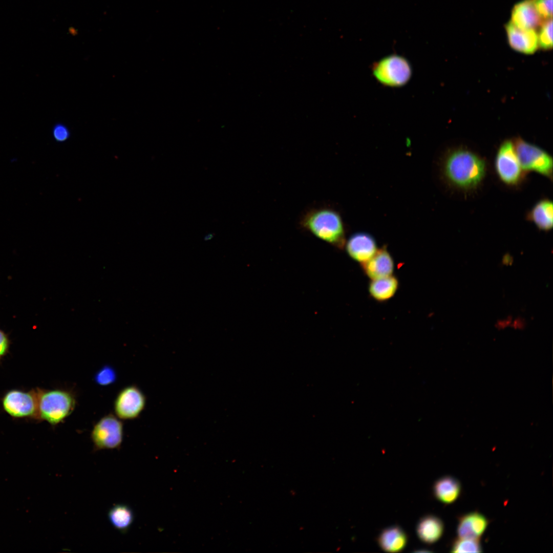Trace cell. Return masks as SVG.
Segmentation results:
<instances>
[{
    "label": "cell",
    "instance_id": "27",
    "mask_svg": "<svg viewBox=\"0 0 553 553\" xmlns=\"http://www.w3.org/2000/svg\"><path fill=\"white\" fill-rule=\"evenodd\" d=\"M512 322V317L511 316H508L506 318L498 320L496 322L495 326L497 329L501 330L510 325Z\"/></svg>",
    "mask_w": 553,
    "mask_h": 553
},
{
    "label": "cell",
    "instance_id": "4",
    "mask_svg": "<svg viewBox=\"0 0 553 553\" xmlns=\"http://www.w3.org/2000/svg\"><path fill=\"white\" fill-rule=\"evenodd\" d=\"M374 77L381 84L391 87L405 85L410 79L412 69L404 57L391 54L375 62L372 66Z\"/></svg>",
    "mask_w": 553,
    "mask_h": 553
},
{
    "label": "cell",
    "instance_id": "1",
    "mask_svg": "<svg viewBox=\"0 0 553 553\" xmlns=\"http://www.w3.org/2000/svg\"><path fill=\"white\" fill-rule=\"evenodd\" d=\"M441 167L443 177L450 184L463 189L476 187L486 173L485 161L464 149L449 152L444 158Z\"/></svg>",
    "mask_w": 553,
    "mask_h": 553
},
{
    "label": "cell",
    "instance_id": "12",
    "mask_svg": "<svg viewBox=\"0 0 553 553\" xmlns=\"http://www.w3.org/2000/svg\"><path fill=\"white\" fill-rule=\"evenodd\" d=\"M361 266L365 274L374 280L392 275L394 262L389 251L383 247L378 249L375 254Z\"/></svg>",
    "mask_w": 553,
    "mask_h": 553
},
{
    "label": "cell",
    "instance_id": "26",
    "mask_svg": "<svg viewBox=\"0 0 553 553\" xmlns=\"http://www.w3.org/2000/svg\"><path fill=\"white\" fill-rule=\"evenodd\" d=\"M11 344L8 333L0 328V360L9 353Z\"/></svg>",
    "mask_w": 553,
    "mask_h": 553
},
{
    "label": "cell",
    "instance_id": "8",
    "mask_svg": "<svg viewBox=\"0 0 553 553\" xmlns=\"http://www.w3.org/2000/svg\"><path fill=\"white\" fill-rule=\"evenodd\" d=\"M495 168L500 180L506 184L516 185L521 180L524 171L511 140H505L500 145L495 158Z\"/></svg>",
    "mask_w": 553,
    "mask_h": 553
},
{
    "label": "cell",
    "instance_id": "9",
    "mask_svg": "<svg viewBox=\"0 0 553 553\" xmlns=\"http://www.w3.org/2000/svg\"><path fill=\"white\" fill-rule=\"evenodd\" d=\"M146 397L136 385H129L121 389L114 401L115 415L121 420L138 418L144 410Z\"/></svg>",
    "mask_w": 553,
    "mask_h": 553
},
{
    "label": "cell",
    "instance_id": "25",
    "mask_svg": "<svg viewBox=\"0 0 553 553\" xmlns=\"http://www.w3.org/2000/svg\"><path fill=\"white\" fill-rule=\"evenodd\" d=\"M52 135L54 139L57 142H64L70 136L68 128L62 123H57L53 127Z\"/></svg>",
    "mask_w": 553,
    "mask_h": 553
},
{
    "label": "cell",
    "instance_id": "24",
    "mask_svg": "<svg viewBox=\"0 0 553 553\" xmlns=\"http://www.w3.org/2000/svg\"><path fill=\"white\" fill-rule=\"evenodd\" d=\"M537 11L544 20L552 18V0H533Z\"/></svg>",
    "mask_w": 553,
    "mask_h": 553
},
{
    "label": "cell",
    "instance_id": "13",
    "mask_svg": "<svg viewBox=\"0 0 553 553\" xmlns=\"http://www.w3.org/2000/svg\"><path fill=\"white\" fill-rule=\"evenodd\" d=\"M545 20L538 14L533 0H524L515 5L512 12V21L521 29H535Z\"/></svg>",
    "mask_w": 553,
    "mask_h": 553
},
{
    "label": "cell",
    "instance_id": "20",
    "mask_svg": "<svg viewBox=\"0 0 553 553\" xmlns=\"http://www.w3.org/2000/svg\"><path fill=\"white\" fill-rule=\"evenodd\" d=\"M108 518L112 526L122 534L126 533L134 521L132 509L127 504H114L108 511Z\"/></svg>",
    "mask_w": 553,
    "mask_h": 553
},
{
    "label": "cell",
    "instance_id": "17",
    "mask_svg": "<svg viewBox=\"0 0 553 553\" xmlns=\"http://www.w3.org/2000/svg\"><path fill=\"white\" fill-rule=\"evenodd\" d=\"M461 486L459 480L450 476H443L435 482L433 492L435 497L444 504H451L459 497Z\"/></svg>",
    "mask_w": 553,
    "mask_h": 553
},
{
    "label": "cell",
    "instance_id": "5",
    "mask_svg": "<svg viewBox=\"0 0 553 553\" xmlns=\"http://www.w3.org/2000/svg\"><path fill=\"white\" fill-rule=\"evenodd\" d=\"M124 435L123 424L115 414H108L94 425L91 438L94 451L118 449Z\"/></svg>",
    "mask_w": 553,
    "mask_h": 553
},
{
    "label": "cell",
    "instance_id": "29",
    "mask_svg": "<svg viewBox=\"0 0 553 553\" xmlns=\"http://www.w3.org/2000/svg\"><path fill=\"white\" fill-rule=\"evenodd\" d=\"M513 261V257L508 253L504 254L502 259V263L505 266L512 265Z\"/></svg>",
    "mask_w": 553,
    "mask_h": 553
},
{
    "label": "cell",
    "instance_id": "3",
    "mask_svg": "<svg viewBox=\"0 0 553 553\" xmlns=\"http://www.w3.org/2000/svg\"><path fill=\"white\" fill-rule=\"evenodd\" d=\"M36 391L38 421H45L52 426H56L68 418L76 408V396L71 390L36 388Z\"/></svg>",
    "mask_w": 553,
    "mask_h": 553
},
{
    "label": "cell",
    "instance_id": "23",
    "mask_svg": "<svg viewBox=\"0 0 553 553\" xmlns=\"http://www.w3.org/2000/svg\"><path fill=\"white\" fill-rule=\"evenodd\" d=\"M117 379L115 370L111 366L105 365L100 369L94 375V381L101 386L113 384Z\"/></svg>",
    "mask_w": 553,
    "mask_h": 553
},
{
    "label": "cell",
    "instance_id": "30",
    "mask_svg": "<svg viewBox=\"0 0 553 553\" xmlns=\"http://www.w3.org/2000/svg\"><path fill=\"white\" fill-rule=\"evenodd\" d=\"M212 237H213L212 235L211 234L209 233V235H207L205 237L204 239H205V240H210V239H211Z\"/></svg>",
    "mask_w": 553,
    "mask_h": 553
},
{
    "label": "cell",
    "instance_id": "15",
    "mask_svg": "<svg viewBox=\"0 0 553 553\" xmlns=\"http://www.w3.org/2000/svg\"><path fill=\"white\" fill-rule=\"evenodd\" d=\"M407 541L406 533L397 525L385 528L377 538V542L380 548L390 552L401 551L406 547Z\"/></svg>",
    "mask_w": 553,
    "mask_h": 553
},
{
    "label": "cell",
    "instance_id": "14",
    "mask_svg": "<svg viewBox=\"0 0 553 553\" xmlns=\"http://www.w3.org/2000/svg\"><path fill=\"white\" fill-rule=\"evenodd\" d=\"M488 524L487 519L482 514L474 512L459 518L457 533L459 538L479 539Z\"/></svg>",
    "mask_w": 553,
    "mask_h": 553
},
{
    "label": "cell",
    "instance_id": "16",
    "mask_svg": "<svg viewBox=\"0 0 553 553\" xmlns=\"http://www.w3.org/2000/svg\"><path fill=\"white\" fill-rule=\"evenodd\" d=\"M526 219L538 229L547 231L552 228L553 204L551 200L544 199L537 202L526 215Z\"/></svg>",
    "mask_w": 553,
    "mask_h": 553
},
{
    "label": "cell",
    "instance_id": "11",
    "mask_svg": "<svg viewBox=\"0 0 553 553\" xmlns=\"http://www.w3.org/2000/svg\"><path fill=\"white\" fill-rule=\"evenodd\" d=\"M505 30L508 44L514 50L529 54L537 49L538 35L535 29H521L509 22L505 25Z\"/></svg>",
    "mask_w": 553,
    "mask_h": 553
},
{
    "label": "cell",
    "instance_id": "6",
    "mask_svg": "<svg viewBox=\"0 0 553 553\" xmlns=\"http://www.w3.org/2000/svg\"><path fill=\"white\" fill-rule=\"evenodd\" d=\"M514 144L524 172L534 171L552 180V158L548 153L521 138L516 140Z\"/></svg>",
    "mask_w": 553,
    "mask_h": 553
},
{
    "label": "cell",
    "instance_id": "19",
    "mask_svg": "<svg viewBox=\"0 0 553 553\" xmlns=\"http://www.w3.org/2000/svg\"><path fill=\"white\" fill-rule=\"evenodd\" d=\"M399 287V281L394 275L371 280L369 285V292L374 300L387 301L393 297Z\"/></svg>",
    "mask_w": 553,
    "mask_h": 553
},
{
    "label": "cell",
    "instance_id": "10",
    "mask_svg": "<svg viewBox=\"0 0 553 553\" xmlns=\"http://www.w3.org/2000/svg\"><path fill=\"white\" fill-rule=\"evenodd\" d=\"M349 256L363 264L370 260L378 250L373 237L365 232H357L349 237L345 244Z\"/></svg>",
    "mask_w": 553,
    "mask_h": 553
},
{
    "label": "cell",
    "instance_id": "7",
    "mask_svg": "<svg viewBox=\"0 0 553 553\" xmlns=\"http://www.w3.org/2000/svg\"><path fill=\"white\" fill-rule=\"evenodd\" d=\"M4 410L15 418H31L37 420L38 402L36 389L29 391L11 390L2 398Z\"/></svg>",
    "mask_w": 553,
    "mask_h": 553
},
{
    "label": "cell",
    "instance_id": "2",
    "mask_svg": "<svg viewBox=\"0 0 553 553\" xmlns=\"http://www.w3.org/2000/svg\"><path fill=\"white\" fill-rule=\"evenodd\" d=\"M301 227L315 237L338 247L345 245V227L340 213L328 206L308 210L301 218Z\"/></svg>",
    "mask_w": 553,
    "mask_h": 553
},
{
    "label": "cell",
    "instance_id": "18",
    "mask_svg": "<svg viewBox=\"0 0 553 553\" xmlns=\"http://www.w3.org/2000/svg\"><path fill=\"white\" fill-rule=\"evenodd\" d=\"M443 530L444 525L441 520L433 515L422 517L418 521L416 527L418 538L428 544L437 541L441 537Z\"/></svg>",
    "mask_w": 553,
    "mask_h": 553
},
{
    "label": "cell",
    "instance_id": "28",
    "mask_svg": "<svg viewBox=\"0 0 553 553\" xmlns=\"http://www.w3.org/2000/svg\"><path fill=\"white\" fill-rule=\"evenodd\" d=\"M512 328L515 329H523L525 328L526 323L525 320L521 317H518L516 318L513 322H512L511 324Z\"/></svg>",
    "mask_w": 553,
    "mask_h": 553
},
{
    "label": "cell",
    "instance_id": "22",
    "mask_svg": "<svg viewBox=\"0 0 553 553\" xmlns=\"http://www.w3.org/2000/svg\"><path fill=\"white\" fill-rule=\"evenodd\" d=\"M538 36V45L543 49H550L552 47V19H545L542 24Z\"/></svg>",
    "mask_w": 553,
    "mask_h": 553
},
{
    "label": "cell",
    "instance_id": "21",
    "mask_svg": "<svg viewBox=\"0 0 553 553\" xmlns=\"http://www.w3.org/2000/svg\"><path fill=\"white\" fill-rule=\"evenodd\" d=\"M453 552H480L482 551L479 539L461 538L456 539L452 544Z\"/></svg>",
    "mask_w": 553,
    "mask_h": 553
}]
</instances>
